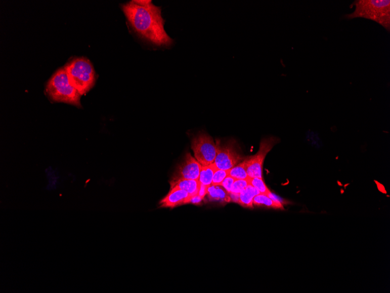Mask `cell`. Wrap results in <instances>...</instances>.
<instances>
[{"label": "cell", "mask_w": 390, "mask_h": 293, "mask_svg": "<svg viewBox=\"0 0 390 293\" xmlns=\"http://www.w3.org/2000/svg\"><path fill=\"white\" fill-rule=\"evenodd\" d=\"M122 9L135 32L147 43L160 47L174 43L164 29L160 7L148 0H135L124 4Z\"/></svg>", "instance_id": "6da1fadb"}, {"label": "cell", "mask_w": 390, "mask_h": 293, "mask_svg": "<svg viewBox=\"0 0 390 293\" xmlns=\"http://www.w3.org/2000/svg\"><path fill=\"white\" fill-rule=\"evenodd\" d=\"M352 6L355 7L353 13L343 15L345 20L363 18L378 23L389 32L390 1L389 0H358Z\"/></svg>", "instance_id": "7a4b0ae2"}, {"label": "cell", "mask_w": 390, "mask_h": 293, "mask_svg": "<svg viewBox=\"0 0 390 293\" xmlns=\"http://www.w3.org/2000/svg\"><path fill=\"white\" fill-rule=\"evenodd\" d=\"M47 91L51 100L63 102L81 107L78 91L72 86L65 68H61L52 76L48 83Z\"/></svg>", "instance_id": "3957f363"}, {"label": "cell", "mask_w": 390, "mask_h": 293, "mask_svg": "<svg viewBox=\"0 0 390 293\" xmlns=\"http://www.w3.org/2000/svg\"><path fill=\"white\" fill-rule=\"evenodd\" d=\"M72 86L81 96L93 88L97 80L96 71L90 60L75 59L64 67Z\"/></svg>", "instance_id": "277c9868"}, {"label": "cell", "mask_w": 390, "mask_h": 293, "mask_svg": "<svg viewBox=\"0 0 390 293\" xmlns=\"http://www.w3.org/2000/svg\"><path fill=\"white\" fill-rule=\"evenodd\" d=\"M191 148L195 158L202 166L213 163L218 152L217 144L205 132H199L192 139Z\"/></svg>", "instance_id": "5b68a950"}, {"label": "cell", "mask_w": 390, "mask_h": 293, "mask_svg": "<svg viewBox=\"0 0 390 293\" xmlns=\"http://www.w3.org/2000/svg\"><path fill=\"white\" fill-rule=\"evenodd\" d=\"M217 147V155L214 163L218 169L230 170L244 161L236 140L232 139L223 144L218 143Z\"/></svg>", "instance_id": "8992f818"}, {"label": "cell", "mask_w": 390, "mask_h": 293, "mask_svg": "<svg viewBox=\"0 0 390 293\" xmlns=\"http://www.w3.org/2000/svg\"><path fill=\"white\" fill-rule=\"evenodd\" d=\"M279 139L274 136L265 138L261 140L258 152L252 157L245 159L247 173L249 177L263 178V168L265 159Z\"/></svg>", "instance_id": "52a82bcc"}, {"label": "cell", "mask_w": 390, "mask_h": 293, "mask_svg": "<svg viewBox=\"0 0 390 293\" xmlns=\"http://www.w3.org/2000/svg\"><path fill=\"white\" fill-rule=\"evenodd\" d=\"M202 165L193 157L191 154L188 153L180 164L178 165L174 172L171 181L179 180H199Z\"/></svg>", "instance_id": "ba28073f"}, {"label": "cell", "mask_w": 390, "mask_h": 293, "mask_svg": "<svg viewBox=\"0 0 390 293\" xmlns=\"http://www.w3.org/2000/svg\"><path fill=\"white\" fill-rule=\"evenodd\" d=\"M191 196L185 190L174 188L170 189L168 195L160 202L161 207L174 208L189 203Z\"/></svg>", "instance_id": "9c48e42d"}, {"label": "cell", "mask_w": 390, "mask_h": 293, "mask_svg": "<svg viewBox=\"0 0 390 293\" xmlns=\"http://www.w3.org/2000/svg\"><path fill=\"white\" fill-rule=\"evenodd\" d=\"M260 194L258 190L248 185L243 191L238 196L236 203L245 208H253V200L254 197Z\"/></svg>", "instance_id": "30bf717a"}, {"label": "cell", "mask_w": 390, "mask_h": 293, "mask_svg": "<svg viewBox=\"0 0 390 293\" xmlns=\"http://www.w3.org/2000/svg\"><path fill=\"white\" fill-rule=\"evenodd\" d=\"M171 189L177 188L185 190L191 197L198 195L200 186L199 180H179L169 181Z\"/></svg>", "instance_id": "8fae6325"}, {"label": "cell", "mask_w": 390, "mask_h": 293, "mask_svg": "<svg viewBox=\"0 0 390 293\" xmlns=\"http://www.w3.org/2000/svg\"><path fill=\"white\" fill-rule=\"evenodd\" d=\"M207 196L210 200L221 201L222 203H228L232 200L230 194L222 186H210L208 189Z\"/></svg>", "instance_id": "7c38bea8"}, {"label": "cell", "mask_w": 390, "mask_h": 293, "mask_svg": "<svg viewBox=\"0 0 390 293\" xmlns=\"http://www.w3.org/2000/svg\"><path fill=\"white\" fill-rule=\"evenodd\" d=\"M253 204L256 205V206H266L275 209H282V210L283 209V206L281 201L272 199L270 197L263 195V194H259L258 195L254 197L253 200Z\"/></svg>", "instance_id": "4fadbf2b"}, {"label": "cell", "mask_w": 390, "mask_h": 293, "mask_svg": "<svg viewBox=\"0 0 390 293\" xmlns=\"http://www.w3.org/2000/svg\"><path fill=\"white\" fill-rule=\"evenodd\" d=\"M218 169L214 163L209 165L202 166L199 178L200 184L210 187L213 181L214 173Z\"/></svg>", "instance_id": "5bb4252c"}, {"label": "cell", "mask_w": 390, "mask_h": 293, "mask_svg": "<svg viewBox=\"0 0 390 293\" xmlns=\"http://www.w3.org/2000/svg\"><path fill=\"white\" fill-rule=\"evenodd\" d=\"M229 176L236 180H246L249 177L247 173V163L246 160L238 163L230 170Z\"/></svg>", "instance_id": "9a60e30c"}, {"label": "cell", "mask_w": 390, "mask_h": 293, "mask_svg": "<svg viewBox=\"0 0 390 293\" xmlns=\"http://www.w3.org/2000/svg\"><path fill=\"white\" fill-rule=\"evenodd\" d=\"M248 181L249 185L252 186L253 188L258 190L260 194L268 196L271 193L265 184L263 178L248 177Z\"/></svg>", "instance_id": "2e32d148"}, {"label": "cell", "mask_w": 390, "mask_h": 293, "mask_svg": "<svg viewBox=\"0 0 390 293\" xmlns=\"http://www.w3.org/2000/svg\"><path fill=\"white\" fill-rule=\"evenodd\" d=\"M249 185L248 179L235 180L230 195L238 196Z\"/></svg>", "instance_id": "e0dca14e"}, {"label": "cell", "mask_w": 390, "mask_h": 293, "mask_svg": "<svg viewBox=\"0 0 390 293\" xmlns=\"http://www.w3.org/2000/svg\"><path fill=\"white\" fill-rule=\"evenodd\" d=\"M229 173L230 170L218 169L214 173L211 185L221 186L222 182L227 176H229Z\"/></svg>", "instance_id": "ac0fdd59"}, {"label": "cell", "mask_w": 390, "mask_h": 293, "mask_svg": "<svg viewBox=\"0 0 390 293\" xmlns=\"http://www.w3.org/2000/svg\"><path fill=\"white\" fill-rule=\"evenodd\" d=\"M236 180L234 178L231 177L230 176H227L225 179L223 180L221 186L224 188L227 192L229 194L232 192V189L234 182Z\"/></svg>", "instance_id": "d6986e66"}, {"label": "cell", "mask_w": 390, "mask_h": 293, "mask_svg": "<svg viewBox=\"0 0 390 293\" xmlns=\"http://www.w3.org/2000/svg\"><path fill=\"white\" fill-rule=\"evenodd\" d=\"M209 186L200 184L198 195L204 199V197L207 195L208 189H209Z\"/></svg>", "instance_id": "ffe728a7"}, {"label": "cell", "mask_w": 390, "mask_h": 293, "mask_svg": "<svg viewBox=\"0 0 390 293\" xmlns=\"http://www.w3.org/2000/svg\"><path fill=\"white\" fill-rule=\"evenodd\" d=\"M203 198L200 197L198 195L191 197L189 203L194 204H199L202 202Z\"/></svg>", "instance_id": "44dd1931"}]
</instances>
